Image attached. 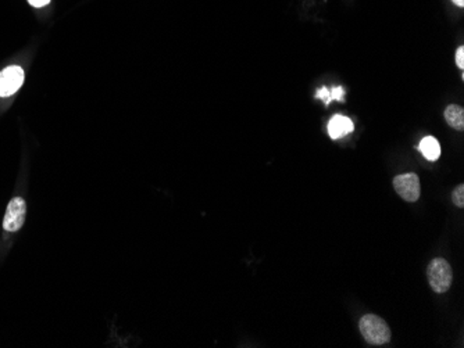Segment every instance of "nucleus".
Listing matches in <instances>:
<instances>
[{
	"instance_id": "13",
	"label": "nucleus",
	"mask_w": 464,
	"mask_h": 348,
	"mask_svg": "<svg viewBox=\"0 0 464 348\" xmlns=\"http://www.w3.org/2000/svg\"><path fill=\"white\" fill-rule=\"evenodd\" d=\"M28 1H29V4L34 6V7H43V6L49 4L50 0H28Z\"/></svg>"
},
{
	"instance_id": "3",
	"label": "nucleus",
	"mask_w": 464,
	"mask_h": 348,
	"mask_svg": "<svg viewBox=\"0 0 464 348\" xmlns=\"http://www.w3.org/2000/svg\"><path fill=\"white\" fill-rule=\"evenodd\" d=\"M393 188L396 193L406 202H417L421 195L420 179L416 174H403L398 175L393 179Z\"/></svg>"
},
{
	"instance_id": "14",
	"label": "nucleus",
	"mask_w": 464,
	"mask_h": 348,
	"mask_svg": "<svg viewBox=\"0 0 464 348\" xmlns=\"http://www.w3.org/2000/svg\"><path fill=\"white\" fill-rule=\"evenodd\" d=\"M456 6H459V7H463L464 6V0H452Z\"/></svg>"
},
{
	"instance_id": "7",
	"label": "nucleus",
	"mask_w": 464,
	"mask_h": 348,
	"mask_svg": "<svg viewBox=\"0 0 464 348\" xmlns=\"http://www.w3.org/2000/svg\"><path fill=\"white\" fill-rule=\"evenodd\" d=\"M420 151L423 153V156L430 160V161H437L441 156V146L440 142L433 137V136H427L421 140L420 143Z\"/></svg>"
},
{
	"instance_id": "1",
	"label": "nucleus",
	"mask_w": 464,
	"mask_h": 348,
	"mask_svg": "<svg viewBox=\"0 0 464 348\" xmlns=\"http://www.w3.org/2000/svg\"><path fill=\"white\" fill-rule=\"evenodd\" d=\"M358 328L360 333L368 345L384 346L391 340V329L388 324L377 315H364L358 322Z\"/></svg>"
},
{
	"instance_id": "12",
	"label": "nucleus",
	"mask_w": 464,
	"mask_h": 348,
	"mask_svg": "<svg viewBox=\"0 0 464 348\" xmlns=\"http://www.w3.org/2000/svg\"><path fill=\"white\" fill-rule=\"evenodd\" d=\"M456 64L459 68H464V47L461 46L456 50Z\"/></svg>"
},
{
	"instance_id": "2",
	"label": "nucleus",
	"mask_w": 464,
	"mask_h": 348,
	"mask_svg": "<svg viewBox=\"0 0 464 348\" xmlns=\"http://www.w3.org/2000/svg\"><path fill=\"white\" fill-rule=\"evenodd\" d=\"M427 278L431 289L435 293H447L452 285L454 273L449 262L444 258H435L430 262L427 269Z\"/></svg>"
},
{
	"instance_id": "10",
	"label": "nucleus",
	"mask_w": 464,
	"mask_h": 348,
	"mask_svg": "<svg viewBox=\"0 0 464 348\" xmlns=\"http://www.w3.org/2000/svg\"><path fill=\"white\" fill-rule=\"evenodd\" d=\"M345 93H347V91H345L342 86L333 88V89L330 91V98H331V102H333V100L344 102V99H345Z\"/></svg>"
},
{
	"instance_id": "5",
	"label": "nucleus",
	"mask_w": 464,
	"mask_h": 348,
	"mask_svg": "<svg viewBox=\"0 0 464 348\" xmlns=\"http://www.w3.org/2000/svg\"><path fill=\"white\" fill-rule=\"evenodd\" d=\"M25 213H27V206L24 199L14 197L7 206L3 228L8 232H17L18 229H21L25 221Z\"/></svg>"
},
{
	"instance_id": "4",
	"label": "nucleus",
	"mask_w": 464,
	"mask_h": 348,
	"mask_svg": "<svg viewBox=\"0 0 464 348\" xmlns=\"http://www.w3.org/2000/svg\"><path fill=\"white\" fill-rule=\"evenodd\" d=\"M24 71L18 66H10L0 71V98L14 95L24 84Z\"/></svg>"
},
{
	"instance_id": "6",
	"label": "nucleus",
	"mask_w": 464,
	"mask_h": 348,
	"mask_svg": "<svg viewBox=\"0 0 464 348\" xmlns=\"http://www.w3.org/2000/svg\"><path fill=\"white\" fill-rule=\"evenodd\" d=\"M354 129L351 119L345 116H334L328 123V133L333 139L344 137Z\"/></svg>"
},
{
	"instance_id": "8",
	"label": "nucleus",
	"mask_w": 464,
	"mask_h": 348,
	"mask_svg": "<svg viewBox=\"0 0 464 348\" xmlns=\"http://www.w3.org/2000/svg\"><path fill=\"white\" fill-rule=\"evenodd\" d=\"M445 119L447 122L456 130L464 129V110L462 106L451 105L445 110Z\"/></svg>"
},
{
	"instance_id": "9",
	"label": "nucleus",
	"mask_w": 464,
	"mask_h": 348,
	"mask_svg": "<svg viewBox=\"0 0 464 348\" xmlns=\"http://www.w3.org/2000/svg\"><path fill=\"white\" fill-rule=\"evenodd\" d=\"M452 200H454V204L459 209H463L464 207V185H459L454 193H452Z\"/></svg>"
},
{
	"instance_id": "11",
	"label": "nucleus",
	"mask_w": 464,
	"mask_h": 348,
	"mask_svg": "<svg viewBox=\"0 0 464 348\" xmlns=\"http://www.w3.org/2000/svg\"><path fill=\"white\" fill-rule=\"evenodd\" d=\"M316 98L317 99H321L327 106L330 105V102H331V98H330V91L327 89V88H321V89H319L317 91V93H316Z\"/></svg>"
}]
</instances>
